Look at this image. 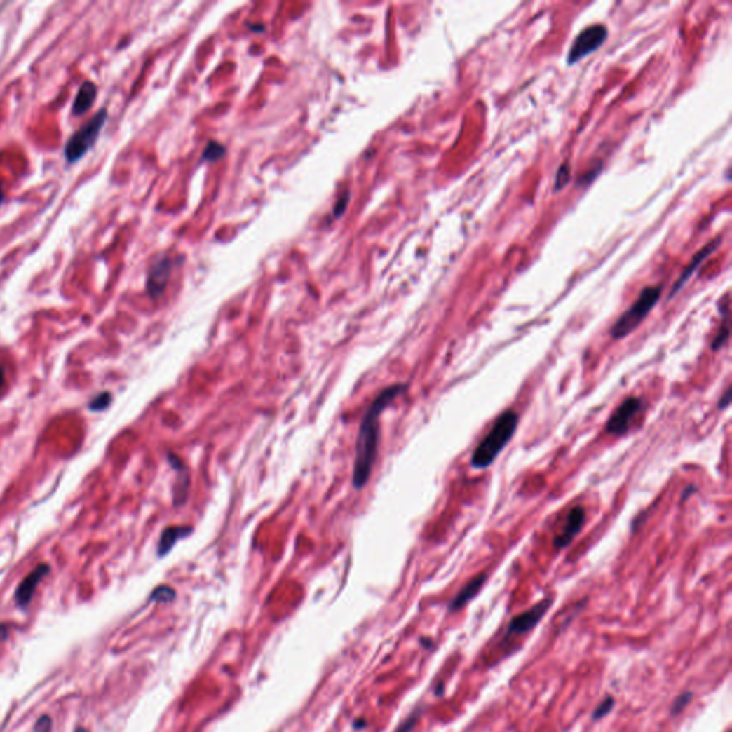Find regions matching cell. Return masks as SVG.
<instances>
[{"label":"cell","mask_w":732,"mask_h":732,"mask_svg":"<svg viewBox=\"0 0 732 732\" xmlns=\"http://www.w3.org/2000/svg\"><path fill=\"white\" fill-rule=\"evenodd\" d=\"M408 389L407 384H395L385 388L365 412L356 439V456L353 465V487L362 489L370 481L378 455L379 416L392 402Z\"/></svg>","instance_id":"1"},{"label":"cell","mask_w":732,"mask_h":732,"mask_svg":"<svg viewBox=\"0 0 732 732\" xmlns=\"http://www.w3.org/2000/svg\"><path fill=\"white\" fill-rule=\"evenodd\" d=\"M520 418L514 411L502 412L494 422L488 435L475 448L470 466L475 469H487L499 456L502 449L509 444L512 436L515 435Z\"/></svg>","instance_id":"2"},{"label":"cell","mask_w":732,"mask_h":732,"mask_svg":"<svg viewBox=\"0 0 732 732\" xmlns=\"http://www.w3.org/2000/svg\"><path fill=\"white\" fill-rule=\"evenodd\" d=\"M661 286H646L641 290L638 299L622 313L611 329V337L614 339H622L641 325V322L648 316V313L655 308L661 298Z\"/></svg>","instance_id":"3"},{"label":"cell","mask_w":732,"mask_h":732,"mask_svg":"<svg viewBox=\"0 0 732 732\" xmlns=\"http://www.w3.org/2000/svg\"><path fill=\"white\" fill-rule=\"evenodd\" d=\"M107 118L106 109L99 111L83 128H81L75 135L70 137V140L66 143L65 155L67 162L73 163L79 161L85 154L92 148L93 143L96 142L104 122Z\"/></svg>","instance_id":"4"},{"label":"cell","mask_w":732,"mask_h":732,"mask_svg":"<svg viewBox=\"0 0 732 732\" xmlns=\"http://www.w3.org/2000/svg\"><path fill=\"white\" fill-rule=\"evenodd\" d=\"M606 36H608V29L605 25H601V23L590 25L583 30H581L569 48V52L567 56L568 65L578 63L583 57H587L588 55L598 50L606 41Z\"/></svg>","instance_id":"5"},{"label":"cell","mask_w":732,"mask_h":732,"mask_svg":"<svg viewBox=\"0 0 732 732\" xmlns=\"http://www.w3.org/2000/svg\"><path fill=\"white\" fill-rule=\"evenodd\" d=\"M551 605H553V599L546 598V599L538 602L536 605H534L531 609L512 618L506 628V638L520 637V635H524V634L529 632L531 630H534L538 625V622L545 616L548 609L551 608Z\"/></svg>","instance_id":"6"},{"label":"cell","mask_w":732,"mask_h":732,"mask_svg":"<svg viewBox=\"0 0 732 732\" xmlns=\"http://www.w3.org/2000/svg\"><path fill=\"white\" fill-rule=\"evenodd\" d=\"M642 409V404L638 398H628L615 409V412L611 415L605 429L609 435L622 436L625 435L630 429V422L632 418Z\"/></svg>","instance_id":"7"},{"label":"cell","mask_w":732,"mask_h":732,"mask_svg":"<svg viewBox=\"0 0 732 732\" xmlns=\"http://www.w3.org/2000/svg\"><path fill=\"white\" fill-rule=\"evenodd\" d=\"M721 242H722V238H721V236H717L714 240H711L710 243H707L703 249H700L697 253L693 255V258L691 259V262L686 265V268H685V269L682 271V273L679 275L678 280L674 283V286H672V289H671V292H670L668 299H672V298L678 294V292L685 286V283L692 278V275L695 273V271H697V269L703 265V262H704L707 258H710V255H712V253L717 250V248L721 245Z\"/></svg>","instance_id":"8"},{"label":"cell","mask_w":732,"mask_h":732,"mask_svg":"<svg viewBox=\"0 0 732 732\" xmlns=\"http://www.w3.org/2000/svg\"><path fill=\"white\" fill-rule=\"evenodd\" d=\"M583 522H585V509L581 506L572 508L567 517V522L562 528V532L558 534L554 539V546L557 549L567 548L581 532Z\"/></svg>","instance_id":"9"},{"label":"cell","mask_w":732,"mask_h":732,"mask_svg":"<svg viewBox=\"0 0 732 732\" xmlns=\"http://www.w3.org/2000/svg\"><path fill=\"white\" fill-rule=\"evenodd\" d=\"M50 571V567L48 564H41L38 568L33 569L18 587L16 590V594H15V599L18 602V605L20 606H26L33 594H34V590L38 588V585L41 583V581L49 574Z\"/></svg>","instance_id":"10"},{"label":"cell","mask_w":732,"mask_h":732,"mask_svg":"<svg viewBox=\"0 0 732 732\" xmlns=\"http://www.w3.org/2000/svg\"><path fill=\"white\" fill-rule=\"evenodd\" d=\"M172 271V262L169 258H162L154 264L148 278V292L152 298H158L163 294Z\"/></svg>","instance_id":"11"},{"label":"cell","mask_w":732,"mask_h":732,"mask_svg":"<svg viewBox=\"0 0 732 732\" xmlns=\"http://www.w3.org/2000/svg\"><path fill=\"white\" fill-rule=\"evenodd\" d=\"M487 574H478L475 575L465 587L459 591V594L451 601L449 604V611L451 612H456L459 609H462L469 601H472L475 597L478 595V592L482 590V587L487 582Z\"/></svg>","instance_id":"12"},{"label":"cell","mask_w":732,"mask_h":732,"mask_svg":"<svg viewBox=\"0 0 732 732\" xmlns=\"http://www.w3.org/2000/svg\"><path fill=\"white\" fill-rule=\"evenodd\" d=\"M192 528L191 527H169L162 532V536L159 539L158 545V555L165 557L170 549L175 546V543L183 538L191 535Z\"/></svg>","instance_id":"13"},{"label":"cell","mask_w":732,"mask_h":732,"mask_svg":"<svg viewBox=\"0 0 732 732\" xmlns=\"http://www.w3.org/2000/svg\"><path fill=\"white\" fill-rule=\"evenodd\" d=\"M169 461L172 463V466L177 470V475H179V482H177V487H176V494H175V505H183L187 501V496H188V491H189V475H188V469L187 466L183 465V462L169 454Z\"/></svg>","instance_id":"14"},{"label":"cell","mask_w":732,"mask_h":732,"mask_svg":"<svg viewBox=\"0 0 732 732\" xmlns=\"http://www.w3.org/2000/svg\"><path fill=\"white\" fill-rule=\"evenodd\" d=\"M96 93H97L96 85L92 83V82H85V83L81 86L79 92H78V95H76V97H75V102H73L72 114L75 115V116L86 114V112L89 111V109H90L92 103H93L95 99H96Z\"/></svg>","instance_id":"15"},{"label":"cell","mask_w":732,"mask_h":732,"mask_svg":"<svg viewBox=\"0 0 732 732\" xmlns=\"http://www.w3.org/2000/svg\"><path fill=\"white\" fill-rule=\"evenodd\" d=\"M225 155V148L219 142H209L203 152V161H217Z\"/></svg>","instance_id":"16"},{"label":"cell","mask_w":732,"mask_h":732,"mask_svg":"<svg viewBox=\"0 0 732 732\" xmlns=\"http://www.w3.org/2000/svg\"><path fill=\"white\" fill-rule=\"evenodd\" d=\"M112 402V395L109 392H103V393H99L97 396H95L90 402H89V409L90 411H95V412H99V411H103L106 409L109 405H111Z\"/></svg>","instance_id":"17"},{"label":"cell","mask_w":732,"mask_h":732,"mask_svg":"<svg viewBox=\"0 0 732 732\" xmlns=\"http://www.w3.org/2000/svg\"><path fill=\"white\" fill-rule=\"evenodd\" d=\"M571 180V169H569V165L568 163H564L560 166L558 172H557V176H555V192L564 189L568 183Z\"/></svg>","instance_id":"18"},{"label":"cell","mask_w":732,"mask_h":732,"mask_svg":"<svg viewBox=\"0 0 732 732\" xmlns=\"http://www.w3.org/2000/svg\"><path fill=\"white\" fill-rule=\"evenodd\" d=\"M614 705H615V700L611 697V695H608V697H605V700H604V701L597 707V710L594 711V714H592V719H594V721H599V719H602L604 717H606V715L611 712V710L614 708Z\"/></svg>","instance_id":"19"},{"label":"cell","mask_w":732,"mask_h":732,"mask_svg":"<svg viewBox=\"0 0 732 732\" xmlns=\"http://www.w3.org/2000/svg\"><path fill=\"white\" fill-rule=\"evenodd\" d=\"M691 700H692V692L688 691V692L681 693L678 698H675V701L671 705V714L672 715H678L679 712H682L686 708V705L691 703Z\"/></svg>","instance_id":"20"},{"label":"cell","mask_w":732,"mask_h":732,"mask_svg":"<svg viewBox=\"0 0 732 732\" xmlns=\"http://www.w3.org/2000/svg\"><path fill=\"white\" fill-rule=\"evenodd\" d=\"M173 598H175V591L169 587H159L152 594V599H155L158 602H169Z\"/></svg>","instance_id":"21"},{"label":"cell","mask_w":732,"mask_h":732,"mask_svg":"<svg viewBox=\"0 0 732 732\" xmlns=\"http://www.w3.org/2000/svg\"><path fill=\"white\" fill-rule=\"evenodd\" d=\"M601 169H602V166L599 165L597 169H591V170H588L587 173H583L582 176L578 177L576 185H578V187H588L590 183H592V180L599 175Z\"/></svg>","instance_id":"22"},{"label":"cell","mask_w":732,"mask_h":732,"mask_svg":"<svg viewBox=\"0 0 732 732\" xmlns=\"http://www.w3.org/2000/svg\"><path fill=\"white\" fill-rule=\"evenodd\" d=\"M419 715H421V710H416L414 714L409 715L408 719H405L404 722H402V724L399 725V728H398L395 732H411L412 728L416 725Z\"/></svg>","instance_id":"23"},{"label":"cell","mask_w":732,"mask_h":732,"mask_svg":"<svg viewBox=\"0 0 732 732\" xmlns=\"http://www.w3.org/2000/svg\"><path fill=\"white\" fill-rule=\"evenodd\" d=\"M728 338H729V329H728V326H722L712 341V349L718 351L719 348H722L726 344Z\"/></svg>","instance_id":"24"},{"label":"cell","mask_w":732,"mask_h":732,"mask_svg":"<svg viewBox=\"0 0 732 732\" xmlns=\"http://www.w3.org/2000/svg\"><path fill=\"white\" fill-rule=\"evenodd\" d=\"M50 728H52V721L49 717H41L34 725L36 732H50Z\"/></svg>","instance_id":"25"},{"label":"cell","mask_w":732,"mask_h":732,"mask_svg":"<svg viewBox=\"0 0 732 732\" xmlns=\"http://www.w3.org/2000/svg\"><path fill=\"white\" fill-rule=\"evenodd\" d=\"M729 402H731V388H728V389L725 391L724 396H722L721 400H719L718 408H719V409H725V408L729 405Z\"/></svg>","instance_id":"26"},{"label":"cell","mask_w":732,"mask_h":732,"mask_svg":"<svg viewBox=\"0 0 732 732\" xmlns=\"http://www.w3.org/2000/svg\"><path fill=\"white\" fill-rule=\"evenodd\" d=\"M348 199H349V198H348V195H346V196H344V198H342V201H341V203H339V205H337V208H335V210H337V209H338V208H339V210H338V212H335V216H341V215H342V213H344V212H345V208H346V203H348Z\"/></svg>","instance_id":"27"},{"label":"cell","mask_w":732,"mask_h":732,"mask_svg":"<svg viewBox=\"0 0 732 732\" xmlns=\"http://www.w3.org/2000/svg\"><path fill=\"white\" fill-rule=\"evenodd\" d=\"M4 384H5V371H4V368H0V388L4 386Z\"/></svg>","instance_id":"28"},{"label":"cell","mask_w":732,"mask_h":732,"mask_svg":"<svg viewBox=\"0 0 732 732\" xmlns=\"http://www.w3.org/2000/svg\"><path fill=\"white\" fill-rule=\"evenodd\" d=\"M76 732H88V731L83 729V728H81V729H76Z\"/></svg>","instance_id":"29"},{"label":"cell","mask_w":732,"mask_h":732,"mask_svg":"<svg viewBox=\"0 0 732 732\" xmlns=\"http://www.w3.org/2000/svg\"><path fill=\"white\" fill-rule=\"evenodd\" d=\"M726 732H731V731H726Z\"/></svg>","instance_id":"30"}]
</instances>
